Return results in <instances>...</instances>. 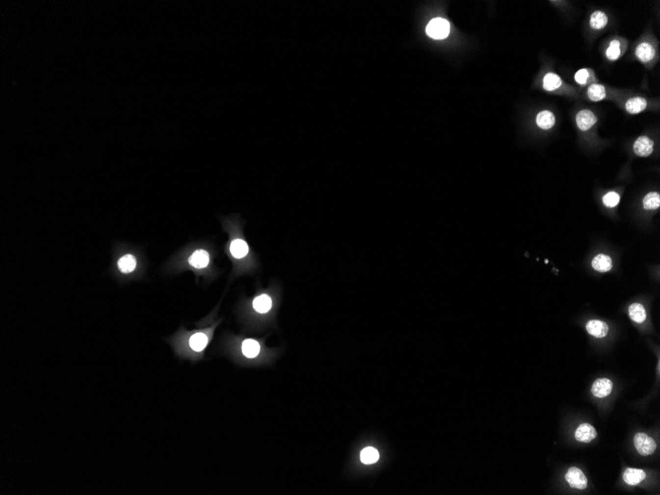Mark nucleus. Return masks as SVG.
I'll list each match as a JSON object with an SVG mask.
<instances>
[{
	"instance_id": "nucleus-1",
	"label": "nucleus",
	"mask_w": 660,
	"mask_h": 495,
	"mask_svg": "<svg viewBox=\"0 0 660 495\" xmlns=\"http://www.w3.org/2000/svg\"><path fill=\"white\" fill-rule=\"evenodd\" d=\"M426 33L429 37L435 40L445 39L450 34V24L446 19L435 18L427 25Z\"/></svg>"
},
{
	"instance_id": "nucleus-2",
	"label": "nucleus",
	"mask_w": 660,
	"mask_h": 495,
	"mask_svg": "<svg viewBox=\"0 0 660 495\" xmlns=\"http://www.w3.org/2000/svg\"><path fill=\"white\" fill-rule=\"evenodd\" d=\"M634 444L636 451L641 456H649L656 450V442L645 433H636L634 438Z\"/></svg>"
},
{
	"instance_id": "nucleus-3",
	"label": "nucleus",
	"mask_w": 660,
	"mask_h": 495,
	"mask_svg": "<svg viewBox=\"0 0 660 495\" xmlns=\"http://www.w3.org/2000/svg\"><path fill=\"white\" fill-rule=\"evenodd\" d=\"M565 480L568 482V484L572 488L576 489H585L587 487L588 481L587 477L585 476L583 471L577 468H570L566 474H565Z\"/></svg>"
},
{
	"instance_id": "nucleus-4",
	"label": "nucleus",
	"mask_w": 660,
	"mask_h": 495,
	"mask_svg": "<svg viewBox=\"0 0 660 495\" xmlns=\"http://www.w3.org/2000/svg\"><path fill=\"white\" fill-rule=\"evenodd\" d=\"M597 436L596 429L589 423H582L577 427L574 437L577 441L582 443H590Z\"/></svg>"
},
{
	"instance_id": "nucleus-5",
	"label": "nucleus",
	"mask_w": 660,
	"mask_h": 495,
	"mask_svg": "<svg viewBox=\"0 0 660 495\" xmlns=\"http://www.w3.org/2000/svg\"><path fill=\"white\" fill-rule=\"evenodd\" d=\"M613 391V383L607 378L598 379L594 382L591 388L592 394L597 398H604L608 396Z\"/></svg>"
},
{
	"instance_id": "nucleus-6",
	"label": "nucleus",
	"mask_w": 660,
	"mask_h": 495,
	"mask_svg": "<svg viewBox=\"0 0 660 495\" xmlns=\"http://www.w3.org/2000/svg\"><path fill=\"white\" fill-rule=\"evenodd\" d=\"M654 143L653 140L647 136L638 137L634 145V151L636 156L641 157H646L650 156L653 152Z\"/></svg>"
},
{
	"instance_id": "nucleus-7",
	"label": "nucleus",
	"mask_w": 660,
	"mask_h": 495,
	"mask_svg": "<svg viewBox=\"0 0 660 495\" xmlns=\"http://www.w3.org/2000/svg\"><path fill=\"white\" fill-rule=\"evenodd\" d=\"M210 254L204 249L196 250L188 260V263L191 267L195 269H205L210 264Z\"/></svg>"
},
{
	"instance_id": "nucleus-8",
	"label": "nucleus",
	"mask_w": 660,
	"mask_h": 495,
	"mask_svg": "<svg viewBox=\"0 0 660 495\" xmlns=\"http://www.w3.org/2000/svg\"><path fill=\"white\" fill-rule=\"evenodd\" d=\"M597 122L596 116L589 110H582L576 116V123L581 130L591 129Z\"/></svg>"
},
{
	"instance_id": "nucleus-9",
	"label": "nucleus",
	"mask_w": 660,
	"mask_h": 495,
	"mask_svg": "<svg viewBox=\"0 0 660 495\" xmlns=\"http://www.w3.org/2000/svg\"><path fill=\"white\" fill-rule=\"evenodd\" d=\"M586 329H587L588 333L596 338H603L606 337L609 333V326L606 322L602 320H590L586 324Z\"/></svg>"
},
{
	"instance_id": "nucleus-10",
	"label": "nucleus",
	"mask_w": 660,
	"mask_h": 495,
	"mask_svg": "<svg viewBox=\"0 0 660 495\" xmlns=\"http://www.w3.org/2000/svg\"><path fill=\"white\" fill-rule=\"evenodd\" d=\"M646 477V473L644 472L643 469H634V468H629L625 470L623 479L624 481L632 486L639 484L642 480H644Z\"/></svg>"
},
{
	"instance_id": "nucleus-11",
	"label": "nucleus",
	"mask_w": 660,
	"mask_h": 495,
	"mask_svg": "<svg viewBox=\"0 0 660 495\" xmlns=\"http://www.w3.org/2000/svg\"><path fill=\"white\" fill-rule=\"evenodd\" d=\"M136 259L132 254H126L122 256L118 262H117V267L118 270L122 274H131L132 273L135 268H136Z\"/></svg>"
},
{
	"instance_id": "nucleus-12",
	"label": "nucleus",
	"mask_w": 660,
	"mask_h": 495,
	"mask_svg": "<svg viewBox=\"0 0 660 495\" xmlns=\"http://www.w3.org/2000/svg\"><path fill=\"white\" fill-rule=\"evenodd\" d=\"M209 342V337L204 332H197L189 338V347L194 352H202L205 350Z\"/></svg>"
},
{
	"instance_id": "nucleus-13",
	"label": "nucleus",
	"mask_w": 660,
	"mask_h": 495,
	"mask_svg": "<svg viewBox=\"0 0 660 495\" xmlns=\"http://www.w3.org/2000/svg\"><path fill=\"white\" fill-rule=\"evenodd\" d=\"M230 251L235 258L241 259V258H244L248 254L249 248H248L247 243L243 239L237 238V239H234L232 241L231 246H230Z\"/></svg>"
},
{
	"instance_id": "nucleus-14",
	"label": "nucleus",
	"mask_w": 660,
	"mask_h": 495,
	"mask_svg": "<svg viewBox=\"0 0 660 495\" xmlns=\"http://www.w3.org/2000/svg\"><path fill=\"white\" fill-rule=\"evenodd\" d=\"M242 354L249 359H253L257 357L260 353L261 347L259 342L253 339H246L242 343Z\"/></svg>"
},
{
	"instance_id": "nucleus-15",
	"label": "nucleus",
	"mask_w": 660,
	"mask_h": 495,
	"mask_svg": "<svg viewBox=\"0 0 660 495\" xmlns=\"http://www.w3.org/2000/svg\"><path fill=\"white\" fill-rule=\"evenodd\" d=\"M273 306L272 299L268 295H261L254 299L252 307L258 313H267Z\"/></svg>"
},
{
	"instance_id": "nucleus-16",
	"label": "nucleus",
	"mask_w": 660,
	"mask_h": 495,
	"mask_svg": "<svg viewBox=\"0 0 660 495\" xmlns=\"http://www.w3.org/2000/svg\"><path fill=\"white\" fill-rule=\"evenodd\" d=\"M592 267L598 272H608L612 269L613 263L610 256L605 254H599L594 257L592 260Z\"/></svg>"
},
{
	"instance_id": "nucleus-17",
	"label": "nucleus",
	"mask_w": 660,
	"mask_h": 495,
	"mask_svg": "<svg viewBox=\"0 0 660 495\" xmlns=\"http://www.w3.org/2000/svg\"><path fill=\"white\" fill-rule=\"evenodd\" d=\"M635 54L642 62L650 61L655 55V49L648 43H641L635 51Z\"/></svg>"
},
{
	"instance_id": "nucleus-18",
	"label": "nucleus",
	"mask_w": 660,
	"mask_h": 495,
	"mask_svg": "<svg viewBox=\"0 0 660 495\" xmlns=\"http://www.w3.org/2000/svg\"><path fill=\"white\" fill-rule=\"evenodd\" d=\"M629 315L633 321L642 323L646 319V311L641 304L635 303L629 308Z\"/></svg>"
},
{
	"instance_id": "nucleus-19",
	"label": "nucleus",
	"mask_w": 660,
	"mask_h": 495,
	"mask_svg": "<svg viewBox=\"0 0 660 495\" xmlns=\"http://www.w3.org/2000/svg\"><path fill=\"white\" fill-rule=\"evenodd\" d=\"M647 106L645 99L641 97H634L630 99L626 104V109L630 114H638L642 112Z\"/></svg>"
},
{
	"instance_id": "nucleus-20",
	"label": "nucleus",
	"mask_w": 660,
	"mask_h": 495,
	"mask_svg": "<svg viewBox=\"0 0 660 495\" xmlns=\"http://www.w3.org/2000/svg\"><path fill=\"white\" fill-rule=\"evenodd\" d=\"M555 123L554 115L550 111H543L537 116V125L543 130H549L554 127Z\"/></svg>"
},
{
	"instance_id": "nucleus-21",
	"label": "nucleus",
	"mask_w": 660,
	"mask_h": 495,
	"mask_svg": "<svg viewBox=\"0 0 660 495\" xmlns=\"http://www.w3.org/2000/svg\"><path fill=\"white\" fill-rule=\"evenodd\" d=\"M360 458H361V461H362L363 464L371 465V464H375L376 462L379 461L380 454L375 448L367 447L362 451Z\"/></svg>"
},
{
	"instance_id": "nucleus-22",
	"label": "nucleus",
	"mask_w": 660,
	"mask_h": 495,
	"mask_svg": "<svg viewBox=\"0 0 660 495\" xmlns=\"http://www.w3.org/2000/svg\"><path fill=\"white\" fill-rule=\"evenodd\" d=\"M561 84H562L561 78L557 75L553 73L546 75L543 80V86L547 91H554L558 87H560Z\"/></svg>"
},
{
	"instance_id": "nucleus-23",
	"label": "nucleus",
	"mask_w": 660,
	"mask_h": 495,
	"mask_svg": "<svg viewBox=\"0 0 660 495\" xmlns=\"http://www.w3.org/2000/svg\"><path fill=\"white\" fill-rule=\"evenodd\" d=\"M608 23L607 15L602 11H595L590 17V25L593 29H603Z\"/></svg>"
},
{
	"instance_id": "nucleus-24",
	"label": "nucleus",
	"mask_w": 660,
	"mask_h": 495,
	"mask_svg": "<svg viewBox=\"0 0 660 495\" xmlns=\"http://www.w3.org/2000/svg\"><path fill=\"white\" fill-rule=\"evenodd\" d=\"M588 97L594 102L603 100L606 97L605 87L601 84H592L588 89Z\"/></svg>"
},
{
	"instance_id": "nucleus-25",
	"label": "nucleus",
	"mask_w": 660,
	"mask_h": 495,
	"mask_svg": "<svg viewBox=\"0 0 660 495\" xmlns=\"http://www.w3.org/2000/svg\"><path fill=\"white\" fill-rule=\"evenodd\" d=\"M660 206V195L656 192H651L643 199V207L645 209H656Z\"/></svg>"
},
{
	"instance_id": "nucleus-26",
	"label": "nucleus",
	"mask_w": 660,
	"mask_h": 495,
	"mask_svg": "<svg viewBox=\"0 0 660 495\" xmlns=\"http://www.w3.org/2000/svg\"><path fill=\"white\" fill-rule=\"evenodd\" d=\"M606 55L610 60H616L621 55V44L619 41H612L606 51Z\"/></svg>"
},
{
	"instance_id": "nucleus-27",
	"label": "nucleus",
	"mask_w": 660,
	"mask_h": 495,
	"mask_svg": "<svg viewBox=\"0 0 660 495\" xmlns=\"http://www.w3.org/2000/svg\"><path fill=\"white\" fill-rule=\"evenodd\" d=\"M590 75H592V74H590V72H589L588 69L582 68V69L578 70V72L575 74V76H574V79H575V81H576L578 84H580V85H585L586 83L588 82V80L590 79V78H591Z\"/></svg>"
},
{
	"instance_id": "nucleus-28",
	"label": "nucleus",
	"mask_w": 660,
	"mask_h": 495,
	"mask_svg": "<svg viewBox=\"0 0 660 495\" xmlns=\"http://www.w3.org/2000/svg\"><path fill=\"white\" fill-rule=\"evenodd\" d=\"M620 202V195L616 192H609L603 197V203L608 208L616 207Z\"/></svg>"
}]
</instances>
